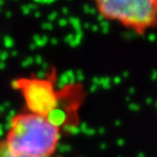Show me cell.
Masks as SVG:
<instances>
[{"label":"cell","mask_w":157,"mask_h":157,"mask_svg":"<svg viewBox=\"0 0 157 157\" xmlns=\"http://www.w3.org/2000/svg\"><path fill=\"white\" fill-rule=\"evenodd\" d=\"M106 21L143 36L157 28V0H92Z\"/></svg>","instance_id":"3"},{"label":"cell","mask_w":157,"mask_h":157,"mask_svg":"<svg viewBox=\"0 0 157 157\" xmlns=\"http://www.w3.org/2000/svg\"><path fill=\"white\" fill-rule=\"evenodd\" d=\"M62 131L50 118L27 110L11 117L2 140L13 155L51 157L56 155Z\"/></svg>","instance_id":"2"},{"label":"cell","mask_w":157,"mask_h":157,"mask_svg":"<svg viewBox=\"0 0 157 157\" xmlns=\"http://www.w3.org/2000/svg\"><path fill=\"white\" fill-rule=\"evenodd\" d=\"M0 157H26V156H17V155L11 154V153L7 150V148H6L3 140H0ZM51 157H59V156L56 154Z\"/></svg>","instance_id":"4"},{"label":"cell","mask_w":157,"mask_h":157,"mask_svg":"<svg viewBox=\"0 0 157 157\" xmlns=\"http://www.w3.org/2000/svg\"><path fill=\"white\" fill-rule=\"evenodd\" d=\"M56 74L45 78H20L12 82V88L21 93L28 111L53 121L62 130L74 125L78 119V108L81 104V90L67 86L56 89Z\"/></svg>","instance_id":"1"}]
</instances>
